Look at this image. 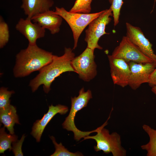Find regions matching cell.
Returning <instances> with one entry per match:
<instances>
[{"label": "cell", "instance_id": "cell-18", "mask_svg": "<svg viewBox=\"0 0 156 156\" xmlns=\"http://www.w3.org/2000/svg\"><path fill=\"white\" fill-rule=\"evenodd\" d=\"M5 127L0 130V153H3L5 151L9 149H12L11 143L17 141L18 137L13 134H7L5 130Z\"/></svg>", "mask_w": 156, "mask_h": 156}, {"label": "cell", "instance_id": "cell-20", "mask_svg": "<svg viewBox=\"0 0 156 156\" xmlns=\"http://www.w3.org/2000/svg\"><path fill=\"white\" fill-rule=\"evenodd\" d=\"M92 0H76L69 12L74 13H90Z\"/></svg>", "mask_w": 156, "mask_h": 156}, {"label": "cell", "instance_id": "cell-16", "mask_svg": "<svg viewBox=\"0 0 156 156\" xmlns=\"http://www.w3.org/2000/svg\"><path fill=\"white\" fill-rule=\"evenodd\" d=\"M0 120L1 122L12 134L14 133V126L15 124H20L16 108L11 104L6 109L0 110Z\"/></svg>", "mask_w": 156, "mask_h": 156}, {"label": "cell", "instance_id": "cell-15", "mask_svg": "<svg viewBox=\"0 0 156 156\" xmlns=\"http://www.w3.org/2000/svg\"><path fill=\"white\" fill-rule=\"evenodd\" d=\"M21 8L28 19L50 10L53 5V0H22Z\"/></svg>", "mask_w": 156, "mask_h": 156}, {"label": "cell", "instance_id": "cell-1", "mask_svg": "<svg viewBox=\"0 0 156 156\" xmlns=\"http://www.w3.org/2000/svg\"><path fill=\"white\" fill-rule=\"evenodd\" d=\"M75 57V53L70 48H65L64 54L60 56L53 55V60L49 64L39 71V73L29 84L33 92L42 85L45 92L47 93L51 90V86L55 78L64 73L75 71L71 65Z\"/></svg>", "mask_w": 156, "mask_h": 156}, {"label": "cell", "instance_id": "cell-9", "mask_svg": "<svg viewBox=\"0 0 156 156\" xmlns=\"http://www.w3.org/2000/svg\"><path fill=\"white\" fill-rule=\"evenodd\" d=\"M128 64L131 73L128 85L134 90L143 83H148L151 74L156 68L154 62L142 63L131 62Z\"/></svg>", "mask_w": 156, "mask_h": 156}, {"label": "cell", "instance_id": "cell-14", "mask_svg": "<svg viewBox=\"0 0 156 156\" xmlns=\"http://www.w3.org/2000/svg\"><path fill=\"white\" fill-rule=\"evenodd\" d=\"M62 18L55 13L54 11L49 10L37 14L31 19L34 23H38L44 29L49 30L51 34L59 32L62 21Z\"/></svg>", "mask_w": 156, "mask_h": 156}, {"label": "cell", "instance_id": "cell-11", "mask_svg": "<svg viewBox=\"0 0 156 156\" xmlns=\"http://www.w3.org/2000/svg\"><path fill=\"white\" fill-rule=\"evenodd\" d=\"M126 26V36L144 54L156 64V55L154 53L152 44L145 37L140 28L127 22Z\"/></svg>", "mask_w": 156, "mask_h": 156}, {"label": "cell", "instance_id": "cell-5", "mask_svg": "<svg viewBox=\"0 0 156 156\" xmlns=\"http://www.w3.org/2000/svg\"><path fill=\"white\" fill-rule=\"evenodd\" d=\"M104 10L92 13L71 12L64 8L55 7V13L62 17L68 23L72 31L74 40L73 49L77 45L78 39L86 27L94 19L101 15Z\"/></svg>", "mask_w": 156, "mask_h": 156}, {"label": "cell", "instance_id": "cell-21", "mask_svg": "<svg viewBox=\"0 0 156 156\" xmlns=\"http://www.w3.org/2000/svg\"><path fill=\"white\" fill-rule=\"evenodd\" d=\"M9 31L8 25L0 18V48H2L8 42L9 38Z\"/></svg>", "mask_w": 156, "mask_h": 156}, {"label": "cell", "instance_id": "cell-2", "mask_svg": "<svg viewBox=\"0 0 156 156\" xmlns=\"http://www.w3.org/2000/svg\"><path fill=\"white\" fill-rule=\"evenodd\" d=\"M53 55L51 52L42 49L36 44H28L26 48L21 50L16 56L13 69L14 76L24 77L34 71H39L52 62Z\"/></svg>", "mask_w": 156, "mask_h": 156}, {"label": "cell", "instance_id": "cell-6", "mask_svg": "<svg viewBox=\"0 0 156 156\" xmlns=\"http://www.w3.org/2000/svg\"><path fill=\"white\" fill-rule=\"evenodd\" d=\"M112 16V11L110 8L104 10L101 15L90 23L85 31V40L87 43V47L94 50L96 49H103L98 44V41L102 36L109 34L105 32V27L112 20L110 16Z\"/></svg>", "mask_w": 156, "mask_h": 156}, {"label": "cell", "instance_id": "cell-25", "mask_svg": "<svg viewBox=\"0 0 156 156\" xmlns=\"http://www.w3.org/2000/svg\"><path fill=\"white\" fill-rule=\"evenodd\" d=\"M148 83L151 88L156 87V68L151 74Z\"/></svg>", "mask_w": 156, "mask_h": 156}, {"label": "cell", "instance_id": "cell-12", "mask_svg": "<svg viewBox=\"0 0 156 156\" xmlns=\"http://www.w3.org/2000/svg\"><path fill=\"white\" fill-rule=\"evenodd\" d=\"M16 30L27 39L29 44H36L37 39L44 36L45 29L37 23H33L30 19L21 18L15 26Z\"/></svg>", "mask_w": 156, "mask_h": 156}, {"label": "cell", "instance_id": "cell-19", "mask_svg": "<svg viewBox=\"0 0 156 156\" xmlns=\"http://www.w3.org/2000/svg\"><path fill=\"white\" fill-rule=\"evenodd\" d=\"M54 145L55 148V152L51 156H82L83 154L81 152H77L73 153L69 151L63 146L61 143L58 144L56 141L55 138L53 136L50 137Z\"/></svg>", "mask_w": 156, "mask_h": 156}, {"label": "cell", "instance_id": "cell-24", "mask_svg": "<svg viewBox=\"0 0 156 156\" xmlns=\"http://www.w3.org/2000/svg\"><path fill=\"white\" fill-rule=\"evenodd\" d=\"M111 3V7L112 10L116 12L120 11L123 3V0H109Z\"/></svg>", "mask_w": 156, "mask_h": 156}, {"label": "cell", "instance_id": "cell-23", "mask_svg": "<svg viewBox=\"0 0 156 156\" xmlns=\"http://www.w3.org/2000/svg\"><path fill=\"white\" fill-rule=\"evenodd\" d=\"M25 136L23 134L20 140H17L12 143V150L15 156H23L22 146Z\"/></svg>", "mask_w": 156, "mask_h": 156}, {"label": "cell", "instance_id": "cell-13", "mask_svg": "<svg viewBox=\"0 0 156 156\" xmlns=\"http://www.w3.org/2000/svg\"><path fill=\"white\" fill-rule=\"evenodd\" d=\"M68 107L66 106L57 105L55 106L52 104L49 106L47 112L44 114L43 117L37 120L32 127L31 134L36 139L37 142L40 141L42 133L46 126L56 114H64L68 111Z\"/></svg>", "mask_w": 156, "mask_h": 156}, {"label": "cell", "instance_id": "cell-22", "mask_svg": "<svg viewBox=\"0 0 156 156\" xmlns=\"http://www.w3.org/2000/svg\"><path fill=\"white\" fill-rule=\"evenodd\" d=\"M14 91L8 90L7 88L2 87L0 89V110L7 108L10 105V99L12 94Z\"/></svg>", "mask_w": 156, "mask_h": 156}, {"label": "cell", "instance_id": "cell-4", "mask_svg": "<svg viewBox=\"0 0 156 156\" xmlns=\"http://www.w3.org/2000/svg\"><path fill=\"white\" fill-rule=\"evenodd\" d=\"M92 98L91 92L90 90L85 91L83 87L79 91L77 96L71 97V106L69 114L62 124L63 127L69 131L73 133L74 138L77 141L93 132H97L98 129L89 131H83L78 129L75 126L74 120L77 112L87 106L90 99Z\"/></svg>", "mask_w": 156, "mask_h": 156}, {"label": "cell", "instance_id": "cell-26", "mask_svg": "<svg viewBox=\"0 0 156 156\" xmlns=\"http://www.w3.org/2000/svg\"><path fill=\"white\" fill-rule=\"evenodd\" d=\"M151 90L152 92L156 95V87H152Z\"/></svg>", "mask_w": 156, "mask_h": 156}, {"label": "cell", "instance_id": "cell-17", "mask_svg": "<svg viewBox=\"0 0 156 156\" xmlns=\"http://www.w3.org/2000/svg\"><path fill=\"white\" fill-rule=\"evenodd\" d=\"M142 127L148 135L149 140L147 144L141 146V148L146 151L147 156H156V129L146 124L143 125Z\"/></svg>", "mask_w": 156, "mask_h": 156}, {"label": "cell", "instance_id": "cell-3", "mask_svg": "<svg viewBox=\"0 0 156 156\" xmlns=\"http://www.w3.org/2000/svg\"><path fill=\"white\" fill-rule=\"evenodd\" d=\"M110 117V116L103 124L98 127L96 135L85 136L83 140L88 139L94 140L96 145L94 147L96 152L102 151L106 154L111 153L113 156H125L127 151L121 145L120 135L116 132L110 134L108 130L104 128L107 124Z\"/></svg>", "mask_w": 156, "mask_h": 156}, {"label": "cell", "instance_id": "cell-7", "mask_svg": "<svg viewBox=\"0 0 156 156\" xmlns=\"http://www.w3.org/2000/svg\"><path fill=\"white\" fill-rule=\"evenodd\" d=\"M94 50L88 47L79 56L75 57L71 65L79 78L88 82L97 74V65L94 61Z\"/></svg>", "mask_w": 156, "mask_h": 156}, {"label": "cell", "instance_id": "cell-10", "mask_svg": "<svg viewBox=\"0 0 156 156\" xmlns=\"http://www.w3.org/2000/svg\"><path fill=\"white\" fill-rule=\"evenodd\" d=\"M111 77L114 84L124 88L128 85L131 71L128 63L123 59L108 55Z\"/></svg>", "mask_w": 156, "mask_h": 156}, {"label": "cell", "instance_id": "cell-8", "mask_svg": "<svg viewBox=\"0 0 156 156\" xmlns=\"http://www.w3.org/2000/svg\"><path fill=\"white\" fill-rule=\"evenodd\" d=\"M112 55L116 58L122 59L128 63L131 62L142 63L154 62L126 36L123 37Z\"/></svg>", "mask_w": 156, "mask_h": 156}]
</instances>
